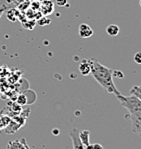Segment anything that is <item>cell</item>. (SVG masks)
Wrapping results in <instances>:
<instances>
[{
	"label": "cell",
	"instance_id": "cell-1",
	"mask_svg": "<svg viewBox=\"0 0 141 149\" xmlns=\"http://www.w3.org/2000/svg\"><path fill=\"white\" fill-rule=\"evenodd\" d=\"M91 75L100 85L104 89H106L108 93H113L116 96L121 94L120 91L116 88L114 82H113L112 69L104 66L96 59H92Z\"/></svg>",
	"mask_w": 141,
	"mask_h": 149
},
{
	"label": "cell",
	"instance_id": "cell-2",
	"mask_svg": "<svg viewBox=\"0 0 141 149\" xmlns=\"http://www.w3.org/2000/svg\"><path fill=\"white\" fill-rule=\"evenodd\" d=\"M122 107L128 110L129 114H141V100L133 95L123 96L122 94L116 96Z\"/></svg>",
	"mask_w": 141,
	"mask_h": 149
},
{
	"label": "cell",
	"instance_id": "cell-3",
	"mask_svg": "<svg viewBox=\"0 0 141 149\" xmlns=\"http://www.w3.org/2000/svg\"><path fill=\"white\" fill-rule=\"evenodd\" d=\"M126 118L131 121L132 131L137 135H141V114H128Z\"/></svg>",
	"mask_w": 141,
	"mask_h": 149
},
{
	"label": "cell",
	"instance_id": "cell-4",
	"mask_svg": "<svg viewBox=\"0 0 141 149\" xmlns=\"http://www.w3.org/2000/svg\"><path fill=\"white\" fill-rule=\"evenodd\" d=\"M40 13L43 14V16H48L54 12V4L50 0H43V2L39 6Z\"/></svg>",
	"mask_w": 141,
	"mask_h": 149
},
{
	"label": "cell",
	"instance_id": "cell-5",
	"mask_svg": "<svg viewBox=\"0 0 141 149\" xmlns=\"http://www.w3.org/2000/svg\"><path fill=\"white\" fill-rule=\"evenodd\" d=\"M7 149H30L27 144L25 138L17 139V140L9 141L7 144Z\"/></svg>",
	"mask_w": 141,
	"mask_h": 149
},
{
	"label": "cell",
	"instance_id": "cell-6",
	"mask_svg": "<svg viewBox=\"0 0 141 149\" xmlns=\"http://www.w3.org/2000/svg\"><path fill=\"white\" fill-rule=\"evenodd\" d=\"M92 69V59L88 60V59H84L81 61L80 65H79V71L83 76H88L91 74Z\"/></svg>",
	"mask_w": 141,
	"mask_h": 149
},
{
	"label": "cell",
	"instance_id": "cell-7",
	"mask_svg": "<svg viewBox=\"0 0 141 149\" xmlns=\"http://www.w3.org/2000/svg\"><path fill=\"white\" fill-rule=\"evenodd\" d=\"M79 36L83 39H87V38H90L91 36L93 35V29L91 27L89 26L88 24H85V23H81L79 25Z\"/></svg>",
	"mask_w": 141,
	"mask_h": 149
},
{
	"label": "cell",
	"instance_id": "cell-8",
	"mask_svg": "<svg viewBox=\"0 0 141 149\" xmlns=\"http://www.w3.org/2000/svg\"><path fill=\"white\" fill-rule=\"evenodd\" d=\"M69 136L72 140V145H73V149H84L83 144L81 143L80 139L78 137V130L77 129H72L69 132Z\"/></svg>",
	"mask_w": 141,
	"mask_h": 149
},
{
	"label": "cell",
	"instance_id": "cell-9",
	"mask_svg": "<svg viewBox=\"0 0 141 149\" xmlns=\"http://www.w3.org/2000/svg\"><path fill=\"white\" fill-rule=\"evenodd\" d=\"M20 127H21V125H20L17 121L12 120V119H11L10 123H9V124L6 126L2 131L5 132L6 134H12V133H14V132H16Z\"/></svg>",
	"mask_w": 141,
	"mask_h": 149
},
{
	"label": "cell",
	"instance_id": "cell-10",
	"mask_svg": "<svg viewBox=\"0 0 141 149\" xmlns=\"http://www.w3.org/2000/svg\"><path fill=\"white\" fill-rule=\"evenodd\" d=\"M78 137L80 139L81 143L83 144V146H87L88 144H90L89 141V137H90V132L88 130H81V131H78Z\"/></svg>",
	"mask_w": 141,
	"mask_h": 149
},
{
	"label": "cell",
	"instance_id": "cell-11",
	"mask_svg": "<svg viewBox=\"0 0 141 149\" xmlns=\"http://www.w3.org/2000/svg\"><path fill=\"white\" fill-rule=\"evenodd\" d=\"M6 17H7V19L10 20L11 22H15L18 19V17H19V11L14 8H10L7 12H6Z\"/></svg>",
	"mask_w": 141,
	"mask_h": 149
},
{
	"label": "cell",
	"instance_id": "cell-12",
	"mask_svg": "<svg viewBox=\"0 0 141 149\" xmlns=\"http://www.w3.org/2000/svg\"><path fill=\"white\" fill-rule=\"evenodd\" d=\"M119 31H120L119 27H118L117 25H115V24H110V25H108V26L106 27V32H107V34H108V35H110V36L118 35V34H119Z\"/></svg>",
	"mask_w": 141,
	"mask_h": 149
},
{
	"label": "cell",
	"instance_id": "cell-13",
	"mask_svg": "<svg viewBox=\"0 0 141 149\" xmlns=\"http://www.w3.org/2000/svg\"><path fill=\"white\" fill-rule=\"evenodd\" d=\"M50 22H51V20H50L47 16H41V17H39L37 20H36V23L39 25V26L48 25V24H50Z\"/></svg>",
	"mask_w": 141,
	"mask_h": 149
},
{
	"label": "cell",
	"instance_id": "cell-14",
	"mask_svg": "<svg viewBox=\"0 0 141 149\" xmlns=\"http://www.w3.org/2000/svg\"><path fill=\"white\" fill-rule=\"evenodd\" d=\"M130 94L135 96V97L141 99V90H140V86L139 85H134L132 88L130 89Z\"/></svg>",
	"mask_w": 141,
	"mask_h": 149
},
{
	"label": "cell",
	"instance_id": "cell-15",
	"mask_svg": "<svg viewBox=\"0 0 141 149\" xmlns=\"http://www.w3.org/2000/svg\"><path fill=\"white\" fill-rule=\"evenodd\" d=\"M28 103V100H27V97L25 94H20L17 97L16 99V104H18L19 106H24Z\"/></svg>",
	"mask_w": 141,
	"mask_h": 149
},
{
	"label": "cell",
	"instance_id": "cell-16",
	"mask_svg": "<svg viewBox=\"0 0 141 149\" xmlns=\"http://www.w3.org/2000/svg\"><path fill=\"white\" fill-rule=\"evenodd\" d=\"M84 149H103V146L100 143H93V144H88L87 146H85Z\"/></svg>",
	"mask_w": 141,
	"mask_h": 149
},
{
	"label": "cell",
	"instance_id": "cell-17",
	"mask_svg": "<svg viewBox=\"0 0 141 149\" xmlns=\"http://www.w3.org/2000/svg\"><path fill=\"white\" fill-rule=\"evenodd\" d=\"M55 3L60 7H69L68 0H55Z\"/></svg>",
	"mask_w": 141,
	"mask_h": 149
},
{
	"label": "cell",
	"instance_id": "cell-18",
	"mask_svg": "<svg viewBox=\"0 0 141 149\" xmlns=\"http://www.w3.org/2000/svg\"><path fill=\"white\" fill-rule=\"evenodd\" d=\"M133 59L137 64H141V53L140 52H136L135 55H134V57H133Z\"/></svg>",
	"mask_w": 141,
	"mask_h": 149
},
{
	"label": "cell",
	"instance_id": "cell-19",
	"mask_svg": "<svg viewBox=\"0 0 141 149\" xmlns=\"http://www.w3.org/2000/svg\"><path fill=\"white\" fill-rule=\"evenodd\" d=\"M5 10H6L5 8H3V7H0V17H1L2 14H3V13L5 12Z\"/></svg>",
	"mask_w": 141,
	"mask_h": 149
},
{
	"label": "cell",
	"instance_id": "cell-20",
	"mask_svg": "<svg viewBox=\"0 0 141 149\" xmlns=\"http://www.w3.org/2000/svg\"><path fill=\"white\" fill-rule=\"evenodd\" d=\"M0 18H1V17H0Z\"/></svg>",
	"mask_w": 141,
	"mask_h": 149
}]
</instances>
